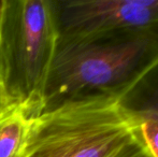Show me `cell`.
I'll return each instance as SVG.
<instances>
[{
  "label": "cell",
  "instance_id": "cell-1",
  "mask_svg": "<svg viewBox=\"0 0 158 157\" xmlns=\"http://www.w3.org/2000/svg\"><path fill=\"white\" fill-rule=\"evenodd\" d=\"M139 124L112 94L69 97L29 116L19 157H116L138 139Z\"/></svg>",
  "mask_w": 158,
  "mask_h": 157
},
{
  "label": "cell",
  "instance_id": "cell-2",
  "mask_svg": "<svg viewBox=\"0 0 158 157\" xmlns=\"http://www.w3.org/2000/svg\"><path fill=\"white\" fill-rule=\"evenodd\" d=\"M157 69L158 27L58 46L45 88L44 108L89 93L112 94L122 99Z\"/></svg>",
  "mask_w": 158,
  "mask_h": 157
},
{
  "label": "cell",
  "instance_id": "cell-3",
  "mask_svg": "<svg viewBox=\"0 0 158 157\" xmlns=\"http://www.w3.org/2000/svg\"><path fill=\"white\" fill-rule=\"evenodd\" d=\"M58 43L56 0H2L0 82L6 103H19L31 115L43 110Z\"/></svg>",
  "mask_w": 158,
  "mask_h": 157
},
{
  "label": "cell",
  "instance_id": "cell-4",
  "mask_svg": "<svg viewBox=\"0 0 158 157\" xmlns=\"http://www.w3.org/2000/svg\"><path fill=\"white\" fill-rule=\"evenodd\" d=\"M56 12L58 46L158 27V0H56Z\"/></svg>",
  "mask_w": 158,
  "mask_h": 157
},
{
  "label": "cell",
  "instance_id": "cell-5",
  "mask_svg": "<svg viewBox=\"0 0 158 157\" xmlns=\"http://www.w3.org/2000/svg\"><path fill=\"white\" fill-rule=\"evenodd\" d=\"M31 114L16 102L0 108V157H19Z\"/></svg>",
  "mask_w": 158,
  "mask_h": 157
},
{
  "label": "cell",
  "instance_id": "cell-6",
  "mask_svg": "<svg viewBox=\"0 0 158 157\" xmlns=\"http://www.w3.org/2000/svg\"><path fill=\"white\" fill-rule=\"evenodd\" d=\"M121 102L139 118L158 121V69L124 96Z\"/></svg>",
  "mask_w": 158,
  "mask_h": 157
},
{
  "label": "cell",
  "instance_id": "cell-7",
  "mask_svg": "<svg viewBox=\"0 0 158 157\" xmlns=\"http://www.w3.org/2000/svg\"><path fill=\"white\" fill-rule=\"evenodd\" d=\"M139 136L151 157H158V121L140 118Z\"/></svg>",
  "mask_w": 158,
  "mask_h": 157
},
{
  "label": "cell",
  "instance_id": "cell-8",
  "mask_svg": "<svg viewBox=\"0 0 158 157\" xmlns=\"http://www.w3.org/2000/svg\"><path fill=\"white\" fill-rule=\"evenodd\" d=\"M116 157H151L148 151L142 144L140 136L137 140H135L129 147H127L122 153H119Z\"/></svg>",
  "mask_w": 158,
  "mask_h": 157
},
{
  "label": "cell",
  "instance_id": "cell-9",
  "mask_svg": "<svg viewBox=\"0 0 158 157\" xmlns=\"http://www.w3.org/2000/svg\"><path fill=\"white\" fill-rule=\"evenodd\" d=\"M8 105L6 100V97H4V93L3 89H2V85H1V82H0V108H2L3 105Z\"/></svg>",
  "mask_w": 158,
  "mask_h": 157
}]
</instances>
